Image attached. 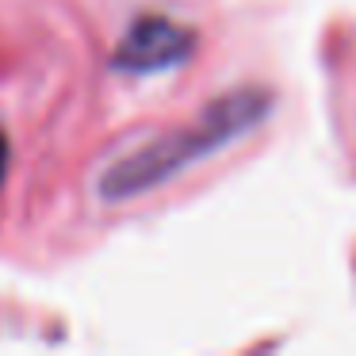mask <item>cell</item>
Instances as JSON below:
<instances>
[{"label": "cell", "instance_id": "2", "mask_svg": "<svg viewBox=\"0 0 356 356\" xmlns=\"http://www.w3.org/2000/svg\"><path fill=\"white\" fill-rule=\"evenodd\" d=\"M195 35L169 16H138L115 47V65L127 73H161L192 54Z\"/></svg>", "mask_w": 356, "mask_h": 356}, {"label": "cell", "instance_id": "1", "mask_svg": "<svg viewBox=\"0 0 356 356\" xmlns=\"http://www.w3.org/2000/svg\"><path fill=\"white\" fill-rule=\"evenodd\" d=\"M268 108H272V96L261 92V88H238V92L207 104L188 127L161 134L149 146L134 149L131 157L111 165L100 180V200L119 203V200L149 192V188H161L165 180L184 172L188 165L203 161L215 149L241 138L245 131H253L268 115Z\"/></svg>", "mask_w": 356, "mask_h": 356}, {"label": "cell", "instance_id": "3", "mask_svg": "<svg viewBox=\"0 0 356 356\" xmlns=\"http://www.w3.org/2000/svg\"><path fill=\"white\" fill-rule=\"evenodd\" d=\"M4 169H8V138L0 131V184H4Z\"/></svg>", "mask_w": 356, "mask_h": 356}]
</instances>
